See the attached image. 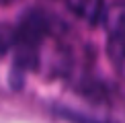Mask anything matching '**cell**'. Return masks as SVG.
I'll return each instance as SVG.
<instances>
[{
	"label": "cell",
	"instance_id": "277c9868",
	"mask_svg": "<svg viewBox=\"0 0 125 123\" xmlns=\"http://www.w3.org/2000/svg\"><path fill=\"white\" fill-rule=\"evenodd\" d=\"M58 115L62 119L70 121V123H115V121L98 119V117H90V115H84V113H78V111H70V109H58Z\"/></svg>",
	"mask_w": 125,
	"mask_h": 123
},
{
	"label": "cell",
	"instance_id": "7a4b0ae2",
	"mask_svg": "<svg viewBox=\"0 0 125 123\" xmlns=\"http://www.w3.org/2000/svg\"><path fill=\"white\" fill-rule=\"evenodd\" d=\"M101 23L105 25L109 37H125V4H111L105 8Z\"/></svg>",
	"mask_w": 125,
	"mask_h": 123
},
{
	"label": "cell",
	"instance_id": "3957f363",
	"mask_svg": "<svg viewBox=\"0 0 125 123\" xmlns=\"http://www.w3.org/2000/svg\"><path fill=\"white\" fill-rule=\"evenodd\" d=\"M107 51L115 70L125 78V37H109Z\"/></svg>",
	"mask_w": 125,
	"mask_h": 123
},
{
	"label": "cell",
	"instance_id": "5b68a950",
	"mask_svg": "<svg viewBox=\"0 0 125 123\" xmlns=\"http://www.w3.org/2000/svg\"><path fill=\"white\" fill-rule=\"evenodd\" d=\"M10 2H14V0H0V4H10Z\"/></svg>",
	"mask_w": 125,
	"mask_h": 123
},
{
	"label": "cell",
	"instance_id": "6da1fadb",
	"mask_svg": "<svg viewBox=\"0 0 125 123\" xmlns=\"http://www.w3.org/2000/svg\"><path fill=\"white\" fill-rule=\"evenodd\" d=\"M66 6L84 23L96 25V23H101L107 4H105V0H66Z\"/></svg>",
	"mask_w": 125,
	"mask_h": 123
}]
</instances>
